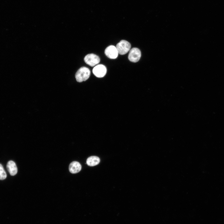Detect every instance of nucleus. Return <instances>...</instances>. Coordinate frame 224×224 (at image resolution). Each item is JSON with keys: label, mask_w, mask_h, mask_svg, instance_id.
<instances>
[{"label": "nucleus", "mask_w": 224, "mask_h": 224, "mask_svg": "<svg viewBox=\"0 0 224 224\" xmlns=\"http://www.w3.org/2000/svg\"><path fill=\"white\" fill-rule=\"evenodd\" d=\"M92 72L96 77L99 78L102 77L105 75L107 72V69L104 65L99 64L94 68Z\"/></svg>", "instance_id": "5"}, {"label": "nucleus", "mask_w": 224, "mask_h": 224, "mask_svg": "<svg viewBox=\"0 0 224 224\" xmlns=\"http://www.w3.org/2000/svg\"><path fill=\"white\" fill-rule=\"evenodd\" d=\"M90 73V71L88 68L85 67H81L76 73V79L78 82L85 81L89 78Z\"/></svg>", "instance_id": "1"}, {"label": "nucleus", "mask_w": 224, "mask_h": 224, "mask_svg": "<svg viewBox=\"0 0 224 224\" xmlns=\"http://www.w3.org/2000/svg\"><path fill=\"white\" fill-rule=\"evenodd\" d=\"M105 53L108 57L113 59L116 58L118 54L116 47L113 45L107 47L105 49Z\"/></svg>", "instance_id": "6"}, {"label": "nucleus", "mask_w": 224, "mask_h": 224, "mask_svg": "<svg viewBox=\"0 0 224 224\" xmlns=\"http://www.w3.org/2000/svg\"><path fill=\"white\" fill-rule=\"evenodd\" d=\"M7 168L10 174L12 176L16 175L17 172V169L15 162L12 161H8L7 165Z\"/></svg>", "instance_id": "8"}, {"label": "nucleus", "mask_w": 224, "mask_h": 224, "mask_svg": "<svg viewBox=\"0 0 224 224\" xmlns=\"http://www.w3.org/2000/svg\"><path fill=\"white\" fill-rule=\"evenodd\" d=\"M7 176V174L3 166L0 164V180H3L5 179Z\"/></svg>", "instance_id": "10"}, {"label": "nucleus", "mask_w": 224, "mask_h": 224, "mask_svg": "<svg viewBox=\"0 0 224 224\" xmlns=\"http://www.w3.org/2000/svg\"><path fill=\"white\" fill-rule=\"evenodd\" d=\"M85 62L89 66L93 67L98 64L100 62V58L97 55L91 54L86 55L84 58Z\"/></svg>", "instance_id": "3"}, {"label": "nucleus", "mask_w": 224, "mask_h": 224, "mask_svg": "<svg viewBox=\"0 0 224 224\" xmlns=\"http://www.w3.org/2000/svg\"><path fill=\"white\" fill-rule=\"evenodd\" d=\"M131 47L130 44L124 40H121L117 44L116 47L118 54L121 55L126 54L129 51Z\"/></svg>", "instance_id": "2"}, {"label": "nucleus", "mask_w": 224, "mask_h": 224, "mask_svg": "<svg viewBox=\"0 0 224 224\" xmlns=\"http://www.w3.org/2000/svg\"><path fill=\"white\" fill-rule=\"evenodd\" d=\"M100 162L99 158L97 156H92L88 157L86 161V164L90 166H94L98 165Z\"/></svg>", "instance_id": "9"}, {"label": "nucleus", "mask_w": 224, "mask_h": 224, "mask_svg": "<svg viewBox=\"0 0 224 224\" xmlns=\"http://www.w3.org/2000/svg\"><path fill=\"white\" fill-rule=\"evenodd\" d=\"M82 166L78 162L74 161L69 165V171L72 174H75L79 172L81 170Z\"/></svg>", "instance_id": "7"}, {"label": "nucleus", "mask_w": 224, "mask_h": 224, "mask_svg": "<svg viewBox=\"0 0 224 224\" xmlns=\"http://www.w3.org/2000/svg\"><path fill=\"white\" fill-rule=\"evenodd\" d=\"M141 57V52L139 49L137 48H133L129 51L128 58L130 61L136 63L139 60Z\"/></svg>", "instance_id": "4"}]
</instances>
